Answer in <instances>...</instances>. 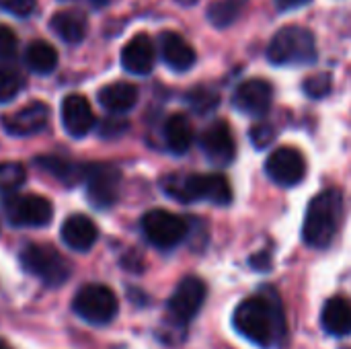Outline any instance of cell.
<instances>
[{"mask_svg":"<svg viewBox=\"0 0 351 349\" xmlns=\"http://www.w3.org/2000/svg\"><path fill=\"white\" fill-rule=\"evenodd\" d=\"M232 325L239 335L263 349L280 346L286 337V315L271 292L243 300L232 315Z\"/></svg>","mask_w":351,"mask_h":349,"instance_id":"cell-1","label":"cell"},{"mask_svg":"<svg viewBox=\"0 0 351 349\" xmlns=\"http://www.w3.org/2000/svg\"><path fill=\"white\" fill-rule=\"evenodd\" d=\"M343 216V195L339 189H325L317 193L304 216L302 239L313 249H327L339 228Z\"/></svg>","mask_w":351,"mask_h":349,"instance_id":"cell-2","label":"cell"},{"mask_svg":"<svg viewBox=\"0 0 351 349\" xmlns=\"http://www.w3.org/2000/svg\"><path fill=\"white\" fill-rule=\"evenodd\" d=\"M162 189L177 202L206 200L216 206H226L232 200V187L224 175H169L162 179Z\"/></svg>","mask_w":351,"mask_h":349,"instance_id":"cell-3","label":"cell"},{"mask_svg":"<svg viewBox=\"0 0 351 349\" xmlns=\"http://www.w3.org/2000/svg\"><path fill=\"white\" fill-rule=\"evenodd\" d=\"M267 60L276 66H304L317 60L313 31L300 25L282 27L267 45Z\"/></svg>","mask_w":351,"mask_h":349,"instance_id":"cell-4","label":"cell"},{"mask_svg":"<svg viewBox=\"0 0 351 349\" xmlns=\"http://www.w3.org/2000/svg\"><path fill=\"white\" fill-rule=\"evenodd\" d=\"M21 265L51 288L62 286L70 278L68 261L49 245H27L21 251Z\"/></svg>","mask_w":351,"mask_h":349,"instance_id":"cell-5","label":"cell"},{"mask_svg":"<svg viewBox=\"0 0 351 349\" xmlns=\"http://www.w3.org/2000/svg\"><path fill=\"white\" fill-rule=\"evenodd\" d=\"M74 313L90 325H105L117 315V296L101 284H86L74 296Z\"/></svg>","mask_w":351,"mask_h":349,"instance_id":"cell-6","label":"cell"},{"mask_svg":"<svg viewBox=\"0 0 351 349\" xmlns=\"http://www.w3.org/2000/svg\"><path fill=\"white\" fill-rule=\"evenodd\" d=\"M142 232L150 245L169 251L185 241L189 226L179 214H173L169 210H150L142 218Z\"/></svg>","mask_w":351,"mask_h":349,"instance_id":"cell-7","label":"cell"},{"mask_svg":"<svg viewBox=\"0 0 351 349\" xmlns=\"http://www.w3.org/2000/svg\"><path fill=\"white\" fill-rule=\"evenodd\" d=\"M84 183H86V197L95 208H111L121 189V171L113 165H88L84 169Z\"/></svg>","mask_w":351,"mask_h":349,"instance_id":"cell-8","label":"cell"},{"mask_svg":"<svg viewBox=\"0 0 351 349\" xmlns=\"http://www.w3.org/2000/svg\"><path fill=\"white\" fill-rule=\"evenodd\" d=\"M4 212L8 220L16 226H45L53 218V206L43 195H10L4 202Z\"/></svg>","mask_w":351,"mask_h":349,"instance_id":"cell-9","label":"cell"},{"mask_svg":"<svg viewBox=\"0 0 351 349\" xmlns=\"http://www.w3.org/2000/svg\"><path fill=\"white\" fill-rule=\"evenodd\" d=\"M206 284L195 278H183L175 292L169 298V315L177 325H187L189 321H193L199 313V309L206 302Z\"/></svg>","mask_w":351,"mask_h":349,"instance_id":"cell-10","label":"cell"},{"mask_svg":"<svg viewBox=\"0 0 351 349\" xmlns=\"http://www.w3.org/2000/svg\"><path fill=\"white\" fill-rule=\"evenodd\" d=\"M265 173L274 183H278L282 187H294L304 179L306 163H304V156L296 148L280 146L267 156Z\"/></svg>","mask_w":351,"mask_h":349,"instance_id":"cell-11","label":"cell"},{"mask_svg":"<svg viewBox=\"0 0 351 349\" xmlns=\"http://www.w3.org/2000/svg\"><path fill=\"white\" fill-rule=\"evenodd\" d=\"M202 150L208 156V160L216 167H226L234 160L237 146H234L230 125L224 119H218L204 130Z\"/></svg>","mask_w":351,"mask_h":349,"instance_id":"cell-12","label":"cell"},{"mask_svg":"<svg viewBox=\"0 0 351 349\" xmlns=\"http://www.w3.org/2000/svg\"><path fill=\"white\" fill-rule=\"evenodd\" d=\"M232 101H234V107L239 111L253 115V117H261L271 107L274 88L263 78H251V80H245L237 86Z\"/></svg>","mask_w":351,"mask_h":349,"instance_id":"cell-13","label":"cell"},{"mask_svg":"<svg viewBox=\"0 0 351 349\" xmlns=\"http://www.w3.org/2000/svg\"><path fill=\"white\" fill-rule=\"evenodd\" d=\"M47 121H49V107L41 101H33V103L21 107L19 111L2 117L4 130L12 136L39 134L41 130H45Z\"/></svg>","mask_w":351,"mask_h":349,"instance_id":"cell-14","label":"cell"},{"mask_svg":"<svg viewBox=\"0 0 351 349\" xmlns=\"http://www.w3.org/2000/svg\"><path fill=\"white\" fill-rule=\"evenodd\" d=\"M62 125L72 138H84L95 128V113L82 95H68L62 101Z\"/></svg>","mask_w":351,"mask_h":349,"instance_id":"cell-15","label":"cell"},{"mask_svg":"<svg viewBox=\"0 0 351 349\" xmlns=\"http://www.w3.org/2000/svg\"><path fill=\"white\" fill-rule=\"evenodd\" d=\"M156 60L154 43L146 33L134 35L121 49V64L130 74L146 76L152 72Z\"/></svg>","mask_w":351,"mask_h":349,"instance_id":"cell-16","label":"cell"},{"mask_svg":"<svg viewBox=\"0 0 351 349\" xmlns=\"http://www.w3.org/2000/svg\"><path fill=\"white\" fill-rule=\"evenodd\" d=\"M62 241L68 249L72 251H88L97 239H99V230L97 224L84 216V214H72L64 224H62Z\"/></svg>","mask_w":351,"mask_h":349,"instance_id":"cell-17","label":"cell"},{"mask_svg":"<svg viewBox=\"0 0 351 349\" xmlns=\"http://www.w3.org/2000/svg\"><path fill=\"white\" fill-rule=\"evenodd\" d=\"M158 43H160V56L171 70L187 72L195 64V49L179 33L165 31Z\"/></svg>","mask_w":351,"mask_h":349,"instance_id":"cell-18","label":"cell"},{"mask_svg":"<svg viewBox=\"0 0 351 349\" xmlns=\"http://www.w3.org/2000/svg\"><path fill=\"white\" fill-rule=\"evenodd\" d=\"M323 329L333 337L351 335V300L343 296L329 298L321 313Z\"/></svg>","mask_w":351,"mask_h":349,"instance_id":"cell-19","label":"cell"},{"mask_svg":"<svg viewBox=\"0 0 351 349\" xmlns=\"http://www.w3.org/2000/svg\"><path fill=\"white\" fill-rule=\"evenodd\" d=\"M99 103L113 115L130 111L138 103V88L130 82H113L99 91Z\"/></svg>","mask_w":351,"mask_h":349,"instance_id":"cell-20","label":"cell"},{"mask_svg":"<svg viewBox=\"0 0 351 349\" xmlns=\"http://www.w3.org/2000/svg\"><path fill=\"white\" fill-rule=\"evenodd\" d=\"M165 142H167V148L175 154H185L191 144H193V128H191V121L181 115V113H175L167 119L165 123Z\"/></svg>","mask_w":351,"mask_h":349,"instance_id":"cell-21","label":"cell"},{"mask_svg":"<svg viewBox=\"0 0 351 349\" xmlns=\"http://www.w3.org/2000/svg\"><path fill=\"white\" fill-rule=\"evenodd\" d=\"M53 33L64 39L66 43H80L86 35V21L82 14L74 10H62L56 12L49 21Z\"/></svg>","mask_w":351,"mask_h":349,"instance_id":"cell-22","label":"cell"},{"mask_svg":"<svg viewBox=\"0 0 351 349\" xmlns=\"http://www.w3.org/2000/svg\"><path fill=\"white\" fill-rule=\"evenodd\" d=\"M25 62L35 74H49L58 66V51L47 41H33L25 51Z\"/></svg>","mask_w":351,"mask_h":349,"instance_id":"cell-23","label":"cell"},{"mask_svg":"<svg viewBox=\"0 0 351 349\" xmlns=\"http://www.w3.org/2000/svg\"><path fill=\"white\" fill-rule=\"evenodd\" d=\"M245 4L247 0H214L208 6V21L218 29H226L241 16Z\"/></svg>","mask_w":351,"mask_h":349,"instance_id":"cell-24","label":"cell"},{"mask_svg":"<svg viewBox=\"0 0 351 349\" xmlns=\"http://www.w3.org/2000/svg\"><path fill=\"white\" fill-rule=\"evenodd\" d=\"M37 165L43 171L58 177L60 181H66L68 185H72L78 179H84V169H78V165H74L66 158H60V156H39Z\"/></svg>","mask_w":351,"mask_h":349,"instance_id":"cell-25","label":"cell"},{"mask_svg":"<svg viewBox=\"0 0 351 349\" xmlns=\"http://www.w3.org/2000/svg\"><path fill=\"white\" fill-rule=\"evenodd\" d=\"M27 179L25 167L21 163H0V191L12 193Z\"/></svg>","mask_w":351,"mask_h":349,"instance_id":"cell-26","label":"cell"},{"mask_svg":"<svg viewBox=\"0 0 351 349\" xmlns=\"http://www.w3.org/2000/svg\"><path fill=\"white\" fill-rule=\"evenodd\" d=\"M21 88H23L21 76L10 68L0 66V103L12 101L21 93Z\"/></svg>","mask_w":351,"mask_h":349,"instance_id":"cell-27","label":"cell"},{"mask_svg":"<svg viewBox=\"0 0 351 349\" xmlns=\"http://www.w3.org/2000/svg\"><path fill=\"white\" fill-rule=\"evenodd\" d=\"M187 101H189V105H191L193 111H197V113H208V111H212V109L218 105L220 99H218V95H216L214 91L199 86V88H193V91L187 95Z\"/></svg>","mask_w":351,"mask_h":349,"instance_id":"cell-28","label":"cell"},{"mask_svg":"<svg viewBox=\"0 0 351 349\" xmlns=\"http://www.w3.org/2000/svg\"><path fill=\"white\" fill-rule=\"evenodd\" d=\"M304 93L311 99H323L331 93V76L329 74H313L304 80Z\"/></svg>","mask_w":351,"mask_h":349,"instance_id":"cell-29","label":"cell"},{"mask_svg":"<svg viewBox=\"0 0 351 349\" xmlns=\"http://www.w3.org/2000/svg\"><path fill=\"white\" fill-rule=\"evenodd\" d=\"M249 136H251L253 146L259 148V150L267 148L276 140V132H274V128L269 123H257V125H253L251 132H249Z\"/></svg>","mask_w":351,"mask_h":349,"instance_id":"cell-30","label":"cell"},{"mask_svg":"<svg viewBox=\"0 0 351 349\" xmlns=\"http://www.w3.org/2000/svg\"><path fill=\"white\" fill-rule=\"evenodd\" d=\"M125 130H128V121L123 117H117V115L103 119L99 125V132L103 138H119Z\"/></svg>","mask_w":351,"mask_h":349,"instance_id":"cell-31","label":"cell"},{"mask_svg":"<svg viewBox=\"0 0 351 349\" xmlns=\"http://www.w3.org/2000/svg\"><path fill=\"white\" fill-rule=\"evenodd\" d=\"M16 53V35L6 25H0V60H10Z\"/></svg>","mask_w":351,"mask_h":349,"instance_id":"cell-32","label":"cell"},{"mask_svg":"<svg viewBox=\"0 0 351 349\" xmlns=\"http://www.w3.org/2000/svg\"><path fill=\"white\" fill-rule=\"evenodd\" d=\"M0 6L10 14L29 16V14H33V10L37 6V0H0Z\"/></svg>","mask_w":351,"mask_h":349,"instance_id":"cell-33","label":"cell"},{"mask_svg":"<svg viewBox=\"0 0 351 349\" xmlns=\"http://www.w3.org/2000/svg\"><path fill=\"white\" fill-rule=\"evenodd\" d=\"M311 0H276V6L280 10H292V8H298V6H304L308 4Z\"/></svg>","mask_w":351,"mask_h":349,"instance_id":"cell-34","label":"cell"},{"mask_svg":"<svg viewBox=\"0 0 351 349\" xmlns=\"http://www.w3.org/2000/svg\"><path fill=\"white\" fill-rule=\"evenodd\" d=\"M251 267H255V269H267L269 267V259H267V253H261V255H255L253 259H251Z\"/></svg>","mask_w":351,"mask_h":349,"instance_id":"cell-35","label":"cell"},{"mask_svg":"<svg viewBox=\"0 0 351 349\" xmlns=\"http://www.w3.org/2000/svg\"><path fill=\"white\" fill-rule=\"evenodd\" d=\"M93 4H97V6H105V4H109L111 0H90Z\"/></svg>","mask_w":351,"mask_h":349,"instance_id":"cell-36","label":"cell"},{"mask_svg":"<svg viewBox=\"0 0 351 349\" xmlns=\"http://www.w3.org/2000/svg\"><path fill=\"white\" fill-rule=\"evenodd\" d=\"M0 349H10V348H8V344H4V341L0 339Z\"/></svg>","mask_w":351,"mask_h":349,"instance_id":"cell-37","label":"cell"}]
</instances>
